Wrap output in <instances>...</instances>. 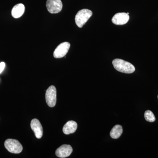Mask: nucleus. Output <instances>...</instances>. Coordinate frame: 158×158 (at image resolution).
I'll use <instances>...</instances> for the list:
<instances>
[{
	"label": "nucleus",
	"mask_w": 158,
	"mask_h": 158,
	"mask_svg": "<svg viewBox=\"0 0 158 158\" xmlns=\"http://www.w3.org/2000/svg\"><path fill=\"white\" fill-rule=\"evenodd\" d=\"M112 63L114 68L120 72L125 73H132L135 70V66L132 64L122 59H114Z\"/></svg>",
	"instance_id": "nucleus-1"
},
{
	"label": "nucleus",
	"mask_w": 158,
	"mask_h": 158,
	"mask_svg": "<svg viewBox=\"0 0 158 158\" xmlns=\"http://www.w3.org/2000/svg\"><path fill=\"white\" fill-rule=\"evenodd\" d=\"M92 11L88 9H83L80 10L76 15L75 22L77 25L81 28L92 16Z\"/></svg>",
	"instance_id": "nucleus-2"
},
{
	"label": "nucleus",
	"mask_w": 158,
	"mask_h": 158,
	"mask_svg": "<svg viewBox=\"0 0 158 158\" xmlns=\"http://www.w3.org/2000/svg\"><path fill=\"white\" fill-rule=\"evenodd\" d=\"M5 146L9 152L14 154L20 153L22 152L23 146L19 141L13 139H8L5 141Z\"/></svg>",
	"instance_id": "nucleus-3"
},
{
	"label": "nucleus",
	"mask_w": 158,
	"mask_h": 158,
	"mask_svg": "<svg viewBox=\"0 0 158 158\" xmlns=\"http://www.w3.org/2000/svg\"><path fill=\"white\" fill-rule=\"evenodd\" d=\"M56 89L53 85L49 87L46 92V101L50 107H53L56 103Z\"/></svg>",
	"instance_id": "nucleus-4"
},
{
	"label": "nucleus",
	"mask_w": 158,
	"mask_h": 158,
	"mask_svg": "<svg viewBox=\"0 0 158 158\" xmlns=\"http://www.w3.org/2000/svg\"><path fill=\"white\" fill-rule=\"evenodd\" d=\"M46 7L50 13L56 14L61 11L62 3L61 0H47Z\"/></svg>",
	"instance_id": "nucleus-5"
},
{
	"label": "nucleus",
	"mask_w": 158,
	"mask_h": 158,
	"mask_svg": "<svg viewBox=\"0 0 158 158\" xmlns=\"http://www.w3.org/2000/svg\"><path fill=\"white\" fill-rule=\"evenodd\" d=\"M70 44L68 42L62 43L55 49L53 53L54 57L56 59L65 56L70 48Z\"/></svg>",
	"instance_id": "nucleus-6"
},
{
	"label": "nucleus",
	"mask_w": 158,
	"mask_h": 158,
	"mask_svg": "<svg viewBox=\"0 0 158 158\" xmlns=\"http://www.w3.org/2000/svg\"><path fill=\"white\" fill-rule=\"evenodd\" d=\"M130 17L128 14L125 12L115 14L112 18V22L116 25H123L128 22Z\"/></svg>",
	"instance_id": "nucleus-7"
},
{
	"label": "nucleus",
	"mask_w": 158,
	"mask_h": 158,
	"mask_svg": "<svg viewBox=\"0 0 158 158\" xmlns=\"http://www.w3.org/2000/svg\"><path fill=\"white\" fill-rule=\"evenodd\" d=\"M73 152V148L70 145L63 144L57 148L56 154L59 158H64L69 156Z\"/></svg>",
	"instance_id": "nucleus-8"
},
{
	"label": "nucleus",
	"mask_w": 158,
	"mask_h": 158,
	"mask_svg": "<svg viewBox=\"0 0 158 158\" xmlns=\"http://www.w3.org/2000/svg\"><path fill=\"white\" fill-rule=\"evenodd\" d=\"M31 127L36 138L40 139L42 138L43 130L41 123L37 118H34L31 121Z\"/></svg>",
	"instance_id": "nucleus-9"
},
{
	"label": "nucleus",
	"mask_w": 158,
	"mask_h": 158,
	"mask_svg": "<svg viewBox=\"0 0 158 158\" xmlns=\"http://www.w3.org/2000/svg\"><path fill=\"white\" fill-rule=\"evenodd\" d=\"M77 128V124L76 122L71 120L65 123L63 127L62 131L65 135L73 134L76 131Z\"/></svg>",
	"instance_id": "nucleus-10"
},
{
	"label": "nucleus",
	"mask_w": 158,
	"mask_h": 158,
	"mask_svg": "<svg viewBox=\"0 0 158 158\" xmlns=\"http://www.w3.org/2000/svg\"><path fill=\"white\" fill-rule=\"evenodd\" d=\"M25 8L23 4H18L15 5L11 10V15L14 18L17 19L22 16L24 13Z\"/></svg>",
	"instance_id": "nucleus-11"
},
{
	"label": "nucleus",
	"mask_w": 158,
	"mask_h": 158,
	"mask_svg": "<svg viewBox=\"0 0 158 158\" xmlns=\"http://www.w3.org/2000/svg\"><path fill=\"white\" fill-rule=\"evenodd\" d=\"M123 133V127L120 125H116L112 128L110 135L113 139H118Z\"/></svg>",
	"instance_id": "nucleus-12"
},
{
	"label": "nucleus",
	"mask_w": 158,
	"mask_h": 158,
	"mask_svg": "<svg viewBox=\"0 0 158 158\" xmlns=\"http://www.w3.org/2000/svg\"><path fill=\"white\" fill-rule=\"evenodd\" d=\"M144 118L146 121L149 122H153L156 120V117L153 113L150 110H147L144 113Z\"/></svg>",
	"instance_id": "nucleus-13"
},
{
	"label": "nucleus",
	"mask_w": 158,
	"mask_h": 158,
	"mask_svg": "<svg viewBox=\"0 0 158 158\" xmlns=\"http://www.w3.org/2000/svg\"><path fill=\"white\" fill-rule=\"evenodd\" d=\"M5 66H6V64H5V62H2L0 63V73L2 72L3 70L5 68Z\"/></svg>",
	"instance_id": "nucleus-14"
},
{
	"label": "nucleus",
	"mask_w": 158,
	"mask_h": 158,
	"mask_svg": "<svg viewBox=\"0 0 158 158\" xmlns=\"http://www.w3.org/2000/svg\"></svg>",
	"instance_id": "nucleus-15"
}]
</instances>
